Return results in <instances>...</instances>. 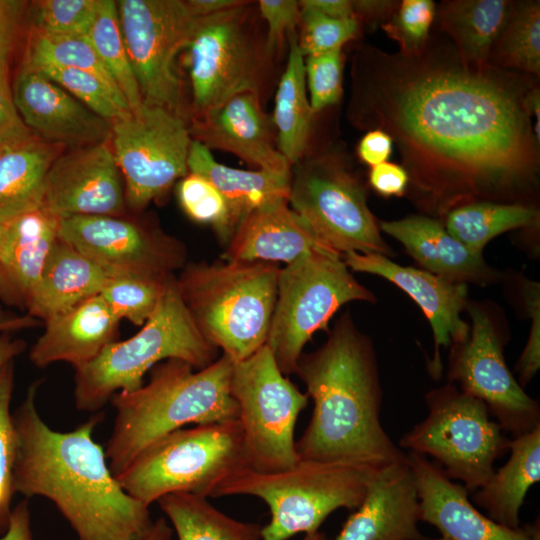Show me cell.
<instances>
[{
	"instance_id": "6da1fadb",
	"label": "cell",
	"mask_w": 540,
	"mask_h": 540,
	"mask_svg": "<svg viewBox=\"0 0 540 540\" xmlns=\"http://www.w3.org/2000/svg\"><path fill=\"white\" fill-rule=\"evenodd\" d=\"M355 62L351 116L396 143L407 191L427 216L482 201L528 204L540 141L527 77L428 42L414 55L366 48Z\"/></svg>"
},
{
	"instance_id": "7a4b0ae2",
	"label": "cell",
	"mask_w": 540,
	"mask_h": 540,
	"mask_svg": "<svg viewBox=\"0 0 540 540\" xmlns=\"http://www.w3.org/2000/svg\"><path fill=\"white\" fill-rule=\"evenodd\" d=\"M42 381L29 385L12 414L15 493L50 500L78 540H139L154 521L149 506L121 487L105 449L93 438L103 414H94L71 431L50 428L37 408Z\"/></svg>"
},
{
	"instance_id": "3957f363",
	"label": "cell",
	"mask_w": 540,
	"mask_h": 540,
	"mask_svg": "<svg viewBox=\"0 0 540 540\" xmlns=\"http://www.w3.org/2000/svg\"><path fill=\"white\" fill-rule=\"evenodd\" d=\"M294 374L314 405L295 442L300 460L381 468L407 458L381 424L376 352L349 312L337 319L319 348L301 354Z\"/></svg>"
},
{
	"instance_id": "277c9868",
	"label": "cell",
	"mask_w": 540,
	"mask_h": 540,
	"mask_svg": "<svg viewBox=\"0 0 540 540\" xmlns=\"http://www.w3.org/2000/svg\"><path fill=\"white\" fill-rule=\"evenodd\" d=\"M233 361L225 354L209 366L194 368L168 359L153 368L150 381L134 392L112 397L116 411L105 448L111 472L119 475L146 447L187 424L238 419L230 392Z\"/></svg>"
},
{
	"instance_id": "5b68a950",
	"label": "cell",
	"mask_w": 540,
	"mask_h": 540,
	"mask_svg": "<svg viewBox=\"0 0 540 540\" xmlns=\"http://www.w3.org/2000/svg\"><path fill=\"white\" fill-rule=\"evenodd\" d=\"M280 269L268 262L189 263L176 283L201 334L238 362L266 344Z\"/></svg>"
},
{
	"instance_id": "8992f818",
	"label": "cell",
	"mask_w": 540,
	"mask_h": 540,
	"mask_svg": "<svg viewBox=\"0 0 540 540\" xmlns=\"http://www.w3.org/2000/svg\"><path fill=\"white\" fill-rule=\"evenodd\" d=\"M217 356L218 348L197 328L171 275L154 313L135 335L108 344L96 358L75 369V406L98 412L116 393L142 387L146 372L161 360L179 359L199 370Z\"/></svg>"
},
{
	"instance_id": "52a82bcc",
	"label": "cell",
	"mask_w": 540,
	"mask_h": 540,
	"mask_svg": "<svg viewBox=\"0 0 540 540\" xmlns=\"http://www.w3.org/2000/svg\"><path fill=\"white\" fill-rule=\"evenodd\" d=\"M379 468L341 462L299 460L278 472L244 467L225 479L214 497L250 495L263 500L270 521L261 527V540H288L319 531L339 508L356 509Z\"/></svg>"
},
{
	"instance_id": "ba28073f",
	"label": "cell",
	"mask_w": 540,
	"mask_h": 540,
	"mask_svg": "<svg viewBox=\"0 0 540 540\" xmlns=\"http://www.w3.org/2000/svg\"><path fill=\"white\" fill-rule=\"evenodd\" d=\"M244 467L237 419L173 431L146 447L116 479L130 496L150 506L171 493L214 497L219 485Z\"/></svg>"
},
{
	"instance_id": "9c48e42d",
	"label": "cell",
	"mask_w": 540,
	"mask_h": 540,
	"mask_svg": "<svg viewBox=\"0 0 540 540\" xmlns=\"http://www.w3.org/2000/svg\"><path fill=\"white\" fill-rule=\"evenodd\" d=\"M376 300L353 277L342 255L333 251L304 255L280 269L265 345L280 371L293 374L306 343L317 331H329L328 323L340 307Z\"/></svg>"
},
{
	"instance_id": "30bf717a",
	"label": "cell",
	"mask_w": 540,
	"mask_h": 540,
	"mask_svg": "<svg viewBox=\"0 0 540 540\" xmlns=\"http://www.w3.org/2000/svg\"><path fill=\"white\" fill-rule=\"evenodd\" d=\"M425 400L427 417L400 439V446L430 455L448 478L462 481L468 491L481 488L511 440L481 400L453 383L430 390Z\"/></svg>"
},
{
	"instance_id": "8fae6325",
	"label": "cell",
	"mask_w": 540,
	"mask_h": 540,
	"mask_svg": "<svg viewBox=\"0 0 540 540\" xmlns=\"http://www.w3.org/2000/svg\"><path fill=\"white\" fill-rule=\"evenodd\" d=\"M230 392L238 406L247 467L266 473L293 467L300 460L295 426L309 397L280 371L266 345L233 363Z\"/></svg>"
},
{
	"instance_id": "7c38bea8",
	"label": "cell",
	"mask_w": 540,
	"mask_h": 540,
	"mask_svg": "<svg viewBox=\"0 0 540 540\" xmlns=\"http://www.w3.org/2000/svg\"><path fill=\"white\" fill-rule=\"evenodd\" d=\"M288 204L342 256L348 252L394 255L368 207L364 185L334 156L301 159L292 166Z\"/></svg>"
},
{
	"instance_id": "4fadbf2b",
	"label": "cell",
	"mask_w": 540,
	"mask_h": 540,
	"mask_svg": "<svg viewBox=\"0 0 540 540\" xmlns=\"http://www.w3.org/2000/svg\"><path fill=\"white\" fill-rule=\"evenodd\" d=\"M110 139L124 179L126 205L135 211L189 173L192 139L181 115L142 103L111 122Z\"/></svg>"
},
{
	"instance_id": "5bb4252c",
	"label": "cell",
	"mask_w": 540,
	"mask_h": 540,
	"mask_svg": "<svg viewBox=\"0 0 540 540\" xmlns=\"http://www.w3.org/2000/svg\"><path fill=\"white\" fill-rule=\"evenodd\" d=\"M118 18L143 103L181 115L178 53L187 48L198 18L181 0H120Z\"/></svg>"
},
{
	"instance_id": "9a60e30c",
	"label": "cell",
	"mask_w": 540,
	"mask_h": 540,
	"mask_svg": "<svg viewBox=\"0 0 540 540\" xmlns=\"http://www.w3.org/2000/svg\"><path fill=\"white\" fill-rule=\"evenodd\" d=\"M471 319L467 340L452 347L447 378L481 400L504 432L514 437L540 426V406L519 384L503 353V336L490 311L468 302Z\"/></svg>"
},
{
	"instance_id": "2e32d148",
	"label": "cell",
	"mask_w": 540,
	"mask_h": 540,
	"mask_svg": "<svg viewBox=\"0 0 540 540\" xmlns=\"http://www.w3.org/2000/svg\"><path fill=\"white\" fill-rule=\"evenodd\" d=\"M246 5L244 2L198 18L187 47L197 115L238 94L259 93L261 61L249 29Z\"/></svg>"
},
{
	"instance_id": "e0dca14e",
	"label": "cell",
	"mask_w": 540,
	"mask_h": 540,
	"mask_svg": "<svg viewBox=\"0 0 540 540\" xmlns=\"http://www.w3.org/2000/svg\"><path fill=\"white\" fill-rule=\"evenodd\" d=\"M59 239L98 263L110 275L165 279L186 264L187 251L180 240L158 228L121 216L62 218Z\"/></svg>"
},
{
	"instance_id": "ac0fdd59",
	"label": "cell",
	"mask_w": 540,
	"mask_h": 540,
	"mask_svg": "<svg viewBox=\"0 0 540 540\" xmlns=\"http://www.w3.org/2000/svg\"><path fill=\"white\" fill-rule=\"evenodd\" d=\"M42 207L60 219L121 216L124 182L108 141L57 156L47 172Z\"/></svg>"
},
{
	"instance_id": "d6986e66",
	"label": "cell",
	"mask_w": 540,
	"mask_h": 540,
	"mask_svg": "<svg viewBox=\"0 0 540 540\" xmlns=\"http://www.w3.org/2000/svg\"><path fill=\"white\" fill-rule=\"evenodd\" d=\"M343 260L349 269L382 277L409 295L428 319L434 338V356L430 373L442 371L440 348L465 342L470 326L461 318L468 304V286L432 274L426 270L403 266L380 254L348 252Z\"/></svg>"
},
{
	"instance_id": "ffe728a7",
	"label": "cell",
	"mask_w": 540,
	"mask_h": 540,
	"mask_svg": "<svg viewBox=\"0 0 540 540\" xmlns=\"http://www.w3.org/2000/svg\"><path fill=\"white\" fill-rule=\"evenodd\" d=\"M12 93L24 124L46 142L81 148L111 137V121L94 113L37 69L23 64Z\"/></svg>"
},
{
	"instance_id": "44dd1931",
	"label": "cell",
	"mask_w": 540,
	"mask_h": 540,
	"mask_svg": "<svg viewBox=\"0 0 540 540\" xmlns=\"http://www.w3.org/2000/svg\"><path fill=\"white\" fill-rule=\"evenodd\" d=\"M407 458L417 487L420 519L440 534L430 540H540L538 520L524 527L503 526L475 508L469 491L426 456L410 452Z\"/></svg>"
},
{
	"instance_id": "7402d4cb",
	"label": "cell",
	"mask_w": 540,
	"mask_h": 540,
	"mask_svg": "<svg viewBox=\"0 0 540 540\" xmlns=\"http://www.w3.org/2000/svg\"><path fill=\"white\" fill-rule=\"evenodd\" d=\"M194 140L208 149L230 152L258 170L290 174L292 166L279 151L272 121L264 113L259 93L238 94L197 115Z\"/></svg>"
},
{
	"instance_id": "603a6c76",
	"label": "cell",
	"mask_w": 540,
	"mask_h": 540,
	"mask_svg": "<svg viewBox=\"0 0 540 540\" xmlns=\"http://www.w3.org/2000/svg\"><path fill=\"white\" fill-rule=\"evenodd\" d=\"M356 509L334 540H430L418 528L420 503L408 458L377 469Z\"/></svg>"
},
{
	"instance_id": "cb8c5ba5",
	"label": "cell",
	"mask_w": 540,
	"mask_h": 540,
	"mask_svg": "<svg viewBox=\"0 0 540 540\" xmlns=\"http://www.w3.org/2000/svg\"><path fill=\"white\" fill-rule=\"evenodd\" d=\"M325 251L335 252L290 208L287 200H280L253 211L240 223L222 260L287 265L304 255Z\"/></svg>"
},
{
	"instance_id": "d4e9b609",
	"label": "cell",
	"mask_w": 540,
	"mask_h": 540,
	"mask_svg": "<svg viewBox=\"0 0 540 540\" xmlns=\"http://www.w3.org/2000/svg\"><path fill=\"white\" fill-rule=\"evenodd\" d=\"M379 227L400 242L423 270L432 274L454 282L478 285H488L501 278L482 254L473 252L453 237L436 218L411 215L381 221Z\"/></svg>"
},
{
	"instance_id": "484cf974",
	"label": "cell",
	"mask_w": 540,
	"mask_h": 540,
	"mask_svg": "<svg viewBox=\"0 0 540 540\" xmlns=\"http://www.w3.org/2000/svg\"><path fill=\"white\" fill-rule=\"evenodd\" d=\"M119 322L100 295L91 297L45 321L29 359L38 368L57 362L81 367L116 341Z\"/></svg>"
},
{
	"instance_id": "4316f807",
	"label": "cell",
	"mask_w": 540,
	"mask_h": 540,
	"mask_svg": "<svg viewBox=\"0 0 540 540\" xmlns=\"http://www.w3.org/2000/svg\"><path fill=\"white\" fill-rule=\"evenodd\" d=\"M110 276L98 263L59 239L25 310L44 323L99 295Z\"/></svg>"
},
{
	"instance_id": "83f0119b",
	"label": "cell",
	"mask_w": 540,
	"mask_h": 540,
	"mask_svg": "<svg viewBox=\"0 0 540 540\" xmlns=\"http://www.w3.org/2000/svg\"><path fill=\"white\" fill-rule=\"evenodd\" d=\"M59 223L41 207L0 225V256L25 308L59 240Z\"/></svg>"
},
{
	"instance_id": "f1b7e54d",
	"label": "cell",
	"mask_w": 540,
	"mask_h": 540,
	"mask_svg": "<svg viewBox=\"0 0 540 540\" xmlns=\"http://www.w3.org/2000/svg\"><path fill=\"white\" fill-rule=\"evenodd\" d=\"M187 165L189 173L206 178L220 191L236 229L253 211L276 201H288L290 174L228 167L217 162L210 149L197 140L191 142Z\"/></svg>"
},
{
	"instance_id": "f546056e",
	"label": "cell",
	"mask_w": 540,
	"mask_h": 540,
	"mask_svg": "<svg viewBox=\"0 0 540 540\" xmlns=\"http://www.w3.org/2000/svg\"><path fill=\"white\" fill-rule=\"evenodd\" d=\"M509 450L508 461L479 488L474 501L490 519L517 528L524 498L540 480V426L514 437Z\"/></svg>"
},
{
	"instance_id": "4dcf8cb0",
	"label": "cell",
	"mask_w": 540,
	"mask_h": 540,
	"mask_svg": "<svg viewBox=\"0 0 540 540\" xmlns=\"http://www.w3.org/2000/svg\"><path fill=\"white\" fill-rule=\"evenodd\" d=\"M56 147L34 136L0 152V225L43 206Z\"/></svg>"
},
{
	"instance_id": "1f68e13d",
	"label": "cell",
	"mask_w": 540,
	"mask_h": 540,
	"mask_svg": "<svg viewBox=\"0 0 540 540\" xmlns=\"http://www.w3.org/2000/svg\"><path fill=\"white\" fill-rule=\"evenodd\" d=\"M513 2L506 0L445 1L436 10L440 30L448 34L459 56L486 63L504 28Z\"/></svg>"
},
{
	"instance_id": "d6a6232c",
	"label": "cell",
	"mask_w": 540,
	"mask_h": 540,
	"mask_svg": "<svg viewBox=\"0 0 540 540\" xmlns=\"http://www.w3.org/2000/svg\"><path fill=\"white\" fill-rule=\"evenodd\" d=\"M313 114L307 96L304 56L294 35L290 38L287 65L279 81L272 119L278 149L291 166L305 153Z\"/></svg>"
},
{
	"instance_id": "836d02e7",
	"label": "cell",
	"mask_w": 540,
	"mask_h": 540,
	"mask_svg": "<svg viewBox=\"0 0 540 540\" xmlns=\"http://www.w3.org/2000/svg\"><path fill=\"white\" fill-rule=\"evenodd\" d=\"M157 502L171 521L178 540H261L262 526L226 515L206 497L171 493Z\"/></svg>"
},
{
	"instance_id": "e575fe53",
	"label": "cell",
	"mask_w": 540,
	"mask_h": 540,
	"mask_svg": "<svg viewBox=\"0 0 540 540\" xmlns=\"http://www.w3.org/2000/svg\"><path fill=\"white\" fill-rule=\"evenodd\" d=\"M443 218L446 230L479 254L501 233L539 225V211L523 203L474 202L451 210Z\"/></svg>"
},
{
	"instance_id": "d590c367",
	"label": "cell",
	"mask_w": 540,
	"mask_h": 540,
	"mask_svg": "<svg viewBox=\"0 0 540 540\" xmlns=\"http://www.w3.org/2000/svg\"><path fill=\"white\" fill-rule=\"evenodd\" d=\"M489 62L525 74H540V3H513L504 28L496 39Z\"/></svg>"
},
{
	"instance_id": "8d00e7d4",
	"label": "cell",
	"mask_w": 540,
	"mask_h": 540,
	"mask_svg": "<svg viewBox=\"0 0 540 540\" xmlns=\"http://www.w3.org/2000/svg\"><path fill=\"white\" fill-rule=\"evenodd\" d=\"M87 38L111 74L131 110L142 103V96L122 37L117 3L98 0Z\"/></svg>"
},
{
	"instance_id": "74e56055",
	"label": "cell",
	"mask_w": 540,
	"mask_h": 540,
	"mask_svg": "<svg viewBox=\"0 0 540 540\" xmlns=\"http://www.w3.org/2000/svg\"><path fill=\"white\" fill-rule=\"evenodd\" d=\"M23 64L88 71L120 91L87 36H55L34 30Z\"/></svg>"
},
{
	"instance_id": "f35d334b",
	"label": "cell",
	"mask_w": 540,
	"mask_h": 540,
	"mask_svg": "<svg viewBox=\"0 0 540 540\" xmlns=\"http://www.w3.org/2000/svg\"><path fill=\"white\" fill-rule=\"evenodd\" d=\"M167 278L111 275L99 295L118 320L127 319L136 326H143L154 313Z\"/></svg>"
},
{
	"instance_id": "ab89813d",
	"label": "cell",
	"mask_w": 540,
	"mask_h": 540,
	"mask_svg": "<svg viewBox=\"0 0 540 540\" xmlns=\"http://www.w3.org/2000/svg\"><path fill=\"white\" fill-rule=\"evenodd\" d=\"M34 69L71 92L90 110L106 120L115 121L131 111L127 100L118 89L91 72L53 66Z\"/></svg>"
},
{
	"instance_id": "60d3db41",
	"label": "cell",
	"mask_w": 540,
	"mask_h": 540,
	"mask_svg": "<svg viewBox=\"0 0 540 540\" xmlns=\"http://www.w3.org/2000/svg\"><path fill=\"white\" fill-rule=\"evenodd\" d=\"M177 196L189 218L211 225L221 242L229 243L236 228L225 198L210 181L188 173L178 183Z\"/></svg>"
},
{
	"instance_id": "b9f144b4",
	"label": "cell",
	"mask_w": 540,
	"mask_h": 540,
	"mask_svg": "<svg viewBox=\"0 0 540 540\" xmlns=\"http://www.w3.org/2000/svg\"><path fill=\"white\" fill-rule=\"evenodd\" d=\"M14 361L0 370V533L9 524L14 491L16 433L10 404L14 388Z\"/></svg>"
},
{
	"instance_id": "7bdbcfd3",
	"label": "cell",
	"mask_w": 540,
	"mask_h": 540,
	"mask_svg": "<svg viewBox=\"0 0 540 540\" xmlns=\"http://www.w3.org/2000/svg\"><path fill=\"white\" fill-rule=\"evenodd\" d=\"M97 6L98 0L40 1L34 11L35 30L55 36H87Z\"/></svg>"
},
{
	"instance_id": "ee69618b",
	"label": "cell",
	"mask_w": 540,
	"mask_h": 540,
	"mask_svg": "<svg viewBox=\"0 0 540 540\" xmlns=\"http://www.w3.org/2000/svg\"><path fill=\"white\" fill-rule=\"evenodd\" d=\"M435 13L431 0H404L382 28L399 44L401 54L414 55L426 46Z\"/></svg>"
},
{
	"instance_id": "f6af8a7d",
	"label": "cell",
	"mask_w": 540,
	"mask_h": 540,
	"mask_svg": "<svg viewBox=\"0 0 540 540\" xmlns=\"http://www.w3.org/2000/svg\"><path fill=\"white\" fill-rule=\"evenodd\" d=\"M302 24L298 46L303 56L341 49L358 31L357 18L335 19L314 9L300 8Z\"/></svg>"
},
{
	"instance_id": "bcb514c9",
	"label": "cell",
	"mask_w": 540,
	"mask_h": 540,
	"mask_svg": "<svg viewBox=\"0 0 540 540\" xmlns=\"http://www.w3.org/2000/svg\"><path fill=\"white\" fill-rule=\"evenodd\" d=\"M304 65L312 112L337 103L342 93L341 49L308 56Z\"/></svg>"
},
{
	"instance_id": "7dc6e473",
	"label": "cell",
	"mask_w": 540,
	"mask_h": 540,
	"mask_svg": "<svg viewBox=\"0 0 540 540\" xmlns=\"http://www.w3.org/2000/svg\"><path fill=\"white\" fill-rule=\"evenodd\" d=\"M522 300L531 319L527 343L516 364L519 384L527 385L540 368V287L539 283L525 280L522 284Z\"/></svg>"
},
{
	"instance_id": "c3c4849f",
	"label": "cell",
	"mask_w": 540,
	"mask_h": 540,
	"mask_svg": "<svg viewBox=\"0 0 540 540\" xmlns=\"http://www.w3.org/2000/svg\"><path fill=\"white\" fill-rule=\"evenodd\" d=\"M32 131L24 124L13 99L8 63L0 62V152L32 139Z\"/></svg>"
},
{
	"instance_id": "681fc988",
	"label": "cell",
	"mask_w": 540,
	"mask_h": 540,
	"mask_svg": "<svg viewBox=\"0 0 540 540\" xmlns=\"http://www.w3.org/2000/svg\"><path fill=\"white\" fill-rule=\"evenodd\" d=\"M258 7L267 23L265 48L270 53L283 42L287 33L295 30L300 23L301 10L294 0H260Z\"/></svg>"
},
{
	"instance_id": "f907efd6",
	"label": "cell",
	"mask_w": 540,
	"mask_h": 540,
	"mask_svg": "<svg viewBox=\"0 0 540 540\" xmlns=\"http://www.w3.org/2000/svg\"><path fill=\"white\" fill-rule=\"evenodd\" d=\"M369 184L383 197H401L407 192L409 176L402 165L386 161L371 167Z\"/></svg>"
},
{
	"instance_id": "816d5d0a",
	"label": "cell",
	"mask_w": 540,
	"mask_h": 540,
	"mask_svg": "<svg viewBox=\"0 0 540 540\" xmlns=\"http://www.w3.org/2000/svg\"><path fill=\"white\" fill-rule=\"evenodd\" d=\"M26 2L0 0V62L8 61Z\"/></svg>"
},
{
	"instance_id": "f5cc1de1",
	"label": "cell",
	"mask_w": 540,
	"mask_h": 540,
	"mask_svg": "<svg viewBox=\"0 0 540 540\" xmlns=\"http://www.w3.org/2000/svg\"><path fill=\"white\" fill-rule=\"evenodd\" d=\"M393 148L391 137L379 129L368 130L361 138L357 152L365 164L374 166L386 162Z\"/></svg>"
},
{
	"instance_id": "db71d44e",
	"label": "cell",
	"mask_w": 540,
	"mask_h": 540,
	"mask_svg": "<svg viewBox=\"0 0 540 540\" xmlns=\"http://www.w3.org/2000/svg\"><path fill=\"white\" fill-rule=\"evenodd\" d=\"M0 540H33L28 499L21 500L11 512L7 530Z\"/></svg>"
},
{
	"instance_id": "11a10c76",
	"label": "cell",
	"mask_w": 540,
	"mask_h": 540,
	"mask_svg": "<svg viewBox=\"0 0 540 540\" xmlns=\"http://www.w3.org/2000/svg\"><path fill=\"white\" fill-rule=\"evenodd\" d=\"M300 8L314 9L335 19L356 18L349 0H302L298 1Z\"/></svg>"
},
{
	"instance_id": "9f6ffc18",
	"label": "cell",
	"mask_w": 540,
	"mask_h": 540,
	"mask_svg": "<svg viewBox=\"0 0 540 540\" xmlns=\"http://www.w3.org/2000/svg\"><path fill=\"white\" fill-rule=\"evenodd\" d=\"M399 2L360 0L352 1L355 17L357 14L368 20H381L389 18L397 8Z\"/></svg>"
},
{
	"instance_id": "6f0895ef",
	"label": "cell",
	"mask_w": 540,
	"mask_h": 540,
	"mask_svg": "<svg viewBox=\"0 0 540 540\" xmlns=\"http://www.w3.org/2000/svg\"><path fill=\"white\" fill-rule=\"evenodd\" d=\"M42 322L29 314H18L8 309H4L0 304V334L13 333L25 329L38 327Z\"/></svg>"
},
{
	"instance_id": "680465c9",
	"label": "cell",
	"mask_w": 540,
	"mask_h": 540,
	"mask_svg": "<svg viewBox=\"0 0 540 540\" xmlns=\"http://www.w3.org/2000/svg\"><path fill=\"white\" fill-rule=\"evenodd\" d=\"M190 12L197 18L217 14L235 8L245 1L237 0H188L185 1Z\"/></svg>"
},
{
	"instance_id": "91938a15",
	"label": "cell",
	"mask_w": 540,
	"mask_h": 540,
	"mask_svg": "<svg viewBox=\"0 0 540 540\" xmlns=\"http://www.w3.org/2000/svg\"><path fill=\"white\" fill-rule=\"evenodd\" d=\"M26 349V342L14 338L10 333L0 334V370L9 362L22 354Z\"/></svg>"
},
{
	"instance_id": "94428289",
	"label": "cell",
	"mask_w": 540,
	"mask_h": 540,
	"mask_svg": "<svg viewBox=\"0 0 540 540\" xmlns=\"http://www.w3.org/2000/svg\"><path fill=\"white\" fill-rule=\"evenodd\" d=\"M0 301L8 306L25 309L24 302L13 286L0 256Z\"/></svg>"
},
{
	"instance_id": "6125c7cd",
	"label": "cell",
	"mask_w": 540,
	"mask_h": 540,
	"mask_svg": "<svg viewBox=\"0 0 540 540\" xmlns=\"http://www.w3.org/2000/svg\"><path fill=\"white\" fill-rule=\"evenodd\" d=\"M173 529L164 518L155 520L149 531L139 540H172Z\"/></svg>"
},
{
	"instance_id": "be15d7a7",
	"label": "cell",
	"mask_w": 540,
	"mask_h": 540,
	"mask_svg": "<svg viewBox=\"0 0 540 540\" xmlns=\"http://www.w3.org/2000/svg\"><path fill=\"white\" fill-rule=\"evenodd\" d=\"M302 540H326L324 533L317 531L314 533L305 534Z\"/></svg>"
}]
</instances>
